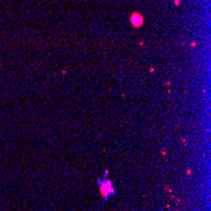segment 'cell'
<instances>
[{"mask_svg": "<svg viewBox=\"0 0 211 211\" xmlns=\"http://www.w3.org/2000/svg\"><path fill=\"white\" fill-rule=\"evenodd\" d=\"M131 23H133L135 27H139L140 24L143 23V19H142V16H139L138 14H134L131 16Z\"/></svg>", "mask_w": 211, "mask_h": 211, "instance_id": "1", "label": "cell"}]
</instances>
